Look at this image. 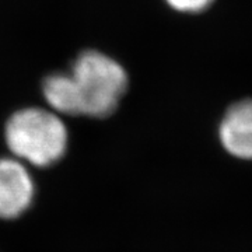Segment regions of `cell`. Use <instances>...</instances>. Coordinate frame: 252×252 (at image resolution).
I'll list each match as a JSON object with an SVG mask.
<instances>
[{"instance_id": "6", "label": "cell", "mask_w": 252, "mask_h": 252, "mask_svg": "<svg viewBox=\"0 0 252 252\" xmlns=\"http://www.w3.org/2000/svg\"><path fill=\"white\" fill-rule=\"evenodd\" d=\"M164 1L175 13L184 16L203 14L216 4V0H164Z\"/></svg>"}, {"instance_id": "1", "label": "cell", "mask_w": 252, "mask_h": 252, "mask_svg": "<svg viewBox=\"0 0 252 252\" xmlns=\"http://www.w3.org/2000/svg\"><path fill=\"white\" fill-rule=\"evenodd\" d=\"M4 140L17 160L48 167L66 154L69 132L62 117L52 109L28 107L7 119Z\"/></svg>"}, {"instance_id": "2", "label": "cell", "mask_w": 252, "mask_h": 252, "mask_svg": "<svg viewBox=\"0 0 252 252\" xmlns=\"http://www.w3.org/2000/svg\"><path fill=\"white\" fill-rule=\"evenodd\" d=\"M81 117H111L129 87L126 69L112 56L95 49L79 54L70 67Z\"/></svg>"}, {"instance_id": "5", "label": "cell", "mask_w": 252, "mask_h": 252, "mask_svg": "<svg viewBox=\"0 0 252 252\" xmlns=\"http://www.w3.org/2000/svg\"><path fill=\"white\" fill-rule=\"evenodd\" d=\"M42 95L52 109L61 117H81L80 105L69 72H58L46 76L42 83Z\"/></svg>"}, {"instance_id": "4", "label": "cell", "mask_w": 252, "mask_h": 252, "mask_svg": "<svg viewBox=\"0 0 252 252\" xmlns=\"http://www.w3.org/2000/svg\"><path fill=\"white\" fill-rule=\"evenodd\" d=\"M219 137L228 153L252 160V97L238 99L227 108L219 125Z\"/></svg>"}, {"instance_id": "3", "label": "cell", "mask_w": 252, "mask_h": 252, "mask_svg": "<svg viewBox=\"0 0 252 252\" xmlns=\"http://www.w3.org/2000/svg\"><path fill=\"white\" fill-rule=\"evenodd\" d=\"M35 185L24 162L17 158H0V219L21 216L32 205Z\"/></svg>"}]
</instances>
